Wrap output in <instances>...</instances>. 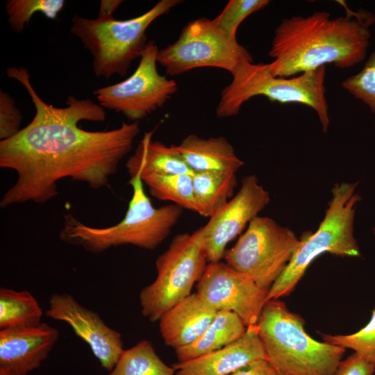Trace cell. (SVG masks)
Segmentation results:
<instances>
[{
    "label": "cell",
    "instance_id": "6da1fadb",
    "mask_svg": "<svg viewBox=\"0 0 375 375\" xmlns=\"http://www.w3.org/2000/svg\"><path fill=\"white\" fill-rule=\"evenodd\" d=\"M7 76L26 90L35 113L12 137L0 142V167L16 172L17 180L3 195V208L26 202L44 203L58 194V182L69 178L97 190L108 185L120 161L140 133L138 122L103 131H85L81 121L101 122L106 112L90 100L69 96L67 106L44 101L23 67L7 69Z\"/></svg>",
    "mask_w": 375,
    "mask_h": 375
},
{
    "label": "cell",
    "instance_id": "7a4b0ae2",
    "mask_svg": "<svg viewBox=\"0 0 375 375\" xmlns=\"http://www.w3.org/2000/svg\"><path fill=\"white\" fill-rule=\"evenodd\" d=\"M371 13L347 14L331 18L317 11L307 17L282 19L274 31L269 66L278 77H291L327 64L347 69L362 62L369 43Z\"/></svg>",
    "mask_w": 375,
    "mask_h": 375
},
{
    "label": "cell",
    "instance_id": "3957f363",
    "mask_svg": "<svg viewBox=\"0 0 375 375\" xmlns=\"http://www.w3.org/2000/svg\"><path fill=\"white\" fill-rule=\"evenodd\" d=\"M128 183L133 194L126 215L119 223L108 227H93L67 213L64 215L60 240L93 253L126 244L147 250L158 247L179 220L182 208L176 204L154 207L145 193L140 174L131 178Z\"/></svg>",
    "mask_w": 375,
    "mask_h": 375
},
{
    "label": "cell",
    "instance_id": "277c9868",
    "mask_svg": "<svg viewBox=\"0 0 375 375\" xmlns=\"http://www.w3.org/2000/svg\"><path fill=\"white\" fill-rule=\"evenodd\" d=\"M256 326L267 361L282 375H333L345 353L311 338L304 320L278 299L267 301Z\"/></svg>",
    "mask_w": 375,
    "mask_h": 375
},
{
    "label": "cell",
    "instance_id": "5b68a950",
    "mask_svg": "<svg viewBox=\"0 0 375 375\" xmlns=\"http://www.w3.org/2000/svg\"><path fill=\"white\" fill-rule=\"evenodd\" d=\"M231 74V82L221 93L216 108L217 117L235 116L246 101L264 96L272 102L299 103L312 108L322 131H328L330 120L325 96V67L284 78L274 76L269 63L245 62Z\"/></svg>",
    "mask_w": 375,
    "mask_h": 375
},
{
    "label": "cell",
    "instance_id": "8992f818",
    "mask_svg": "<svg viewBox=\"0 0 375 375\" xmlns=\"http://www.w3.org/2000/svg\"><path fill=\"white\" fill-rule=\"evenodd\" d=\"M180 3L178 0H160L146 12L123 20L113 16L90 19L75 15L70 32L92 56L96 76H124L131 62L140 58L146 48L148 27Z\"/></svg>",
    "mask_w": 375,
    "mask_h": 375
},
{
    "label": "cell",
    "instance_id": "52a82bcc",
    "mask_svg": "<svg viewBox=\"0 0 375 375\" xmlns=\"http://www.w3.org/2000/svg\"><path fill=\"white\" fill-rule=\"evenodd\" d=\"M358 182L337 183L324 219L315 233L306 232L287 267L269 290L267 299H278L288 295L319 256L330 253L336 256L358 257L360 249L354 237V217L360 200L356 191Z\"/></svg>",
    "mask_w": 375,
    "mask_h": 375
},
{
    "label": "cell",
    "instance_id": "ba28073f",
    "mask_svg": "<svg viewBox=\"0 0 375 375\" xmlns=\"http://www.w3.org/2000/svg\"><path fill=\"white\" fill-rule=\"evenodd\" d=\"M207 262L197 230L174 236L167 250L156 259L155 280L140 293L142 315L156 322L191 294Z\"/></svg>",
    "mask_w": 375,
    "mask_h": 375
},
{
    "label": "cell",
    "instance_id": "9c48e42d",
    "mask_svg": "<svg viewBox=\"0 0 375 375\" xmlns=\"http://www.w3.org/2000/svg\"><path fill=\"white\" fill-rule=\"evenodd\" d=\"M301 243L295 233L267 217H256L224 256L226 263L267 290Z\"/></svg>",
    "mask_w": 375,
    "mask_h": 375
},
{
    "label": "cell",
    "instance_id": "30bf717a",
    "mask_svg": "<svg viewBox=\"0 0 375 375\" xmlns=\"http://www.w3.org/2000/svg\"><path fill=\"white\" fill-rule=\"evenodd\" d=\"M245 62H253L251 53L213 19L205 17L190 22L176 42L158 53V62L170 76L203 67H217L232 74Z\"/></svg>",
    "mask_w": 375,
    "mask_h": 375
},
{
    "label": "cell",
    "instance_id": "8fae6325",
    "mask_svg": "<svg viewBox=\"0 0 375 375\" xmlns=\"http://www.w3.org/2000/svg\"><path fill=\"white\" fill-rule=\"evenodd\" d=\"M158 49L148 42L138 67L126 79L93 92L103 108L122 113L134 122L160 108L177 91V83L157 69Z\"/></svg>",
    "mask_w": 375,
    "mask_h": 375
},
{
    "label": "cell",
    "instance_id": "7c38bea8",
    "mask_svg": "<svg viewBox=\"0 0 375 375\" xmlns=\"http://www.w3.org/2000/svg\"><path fill=\"white\" fill-rule=\"evenodd\" d=\"M197 293L217 311L236 314L245 326L256 325L268 291L226 262H208L198 281Z\"/></svg>",
    "mask_w": 375,
    "mask_h": 375
},
{
    "label": "cell",
    "instance_id": "4fadbf2b",
    "mask_svg": "<svg viewBox=\"0 0 375 375\" xmlns=\"http://www.w3.org/2000/svg\"><path fill=\"white\" fill-rule=\"evenodd\" d=\"M270 196L255 175L244 177L237 192L197 231L208 262L224 258L228 244L265 208Z\"/></svg>",
    "mask_w": 375,
    "mask_h": 375
},
{
    "label": "cell",
    "instance_id": "5bb4252c",
    "mask_svg": "<svg viewBox=\"0 0 375 375\" xmlns=\"http://www.w3.org/2000/svg\"><path fill=\"white\" fill-rule=\"evenodd\" d=\"M49 304L46 316L71 326L90 347L101 367L110 372L124 350L120 333L67 292L52 294Z\"/></svg>",
    "mask_w": 375,
    "mask_h": 375
},
{
    "label": "cell",
    "instance_id": "9a60e30c",
    "mask_svg": "<svg viewBox=\"0 0 375 375\" xmlns=\"http://www.w3.org/2000/svg\"><path fill=\"white\" fill-rule=\"evenodd\" d=\"M58 338V331L43 322L0 330V368L15 375H28L41 366Z\"/></svg>",
    "mask_w": 375,
    "mask_h": 375
},
{
    "label": "cell",
    "instance_id": "2e32d148",
    "mask_svg": "<svg viewBox=\"0 0 375 375\" xmlns=\"http://www.w3.org/2000/svg\"><path fill=\"white\" fill-rule=\"evenodd\" d=\"M267 360L256 325L247 327L236 341L212 353L174 365L175 375H231Z\"/></svg>",
    "mask_w": 375,
    "mask_h": 375
},
{
    "label": "cell",
    "instance_id": "e0dca14e",
    "mask_svg": "<svg viewBox=\"0 0 375 375\" xmlns=\"http://www.w3.org/2000/svg\"><path fill=\"white\" fill-rule=\"evenodd\" d=\"M216 313L197 292L190 294L158 320L164 343L176 349L194 342L210 324Z\"/></svg>",
    "mask_w": 375,
    "mask_h": 375
},
{
    "label": "cell",
    "instance_id": "ac0fdd59",
    "mask_svg": "<svg viewBox=\"0 0 375 375\" xmlns=\"http://www.w3.org/2000/svg\"><path fill=\"white\" fill-rule=\"evenodd\" d=\"M172 146L194 172H237L244 165L233 147L222 136L206 139L191 134Z\"/></svg>",
    "mask_w": 375,
    "mask_h": 375
},
{
    "label": "cell",
    "instance_id": "d6986e66",
    "mask_svg": "<svg viewBox=\"0 0 375 375\" xmlns=\"http://www.w3.org/2000/svg\"><path fill=\"white\" fill-rule=\"evenodd\" d=\"M153 131L144 134L126 167L130 178L137 174L154 173L162 175L193 174L179 153L173 147L152 140Z\"/></svg>",
    "mask_w": 375,
    "mask_h": 375
},
{
    "label": "cell",
    "instance_id": "ffe728a7",
    "mask_svg": "<svg viewBox=\"0 0 375 375\" xmlns=\"http://www.w3.org/2000/svg\"><path fill=\"white\" fill-rule=\"evenodd\" d=\"M247 326L235 313L217 311L215 318L194 342L175 349L179 362L188 361L215 351L236 341L245 333Z\"/></svg>",
    "mask_w": 375,
    "mask_h": 375
},
{
    "label": "cell",
    "instance_id": "44dd1931",
    "mask_svg": "<svg viewBox=\"0 0 375 375\" xmlns=\"http://www.w3.org/2000/svg\"><path fill=\"white\" fill-rule=\"evenodd\" d=\"M192 183L198 214L210 218L233 197L236 172H194Z\"/></svg>",
    "mask_w": 375,
    "mask_h": 375
},
{
    "label": "cell",
    "instance_id": "7402d4cb",
    "mask_svg": "<svg viewBox=\"0 0 375 375\" xmlns=\"http://www.w3.org/2000/svg\"><path fill=\"white\" fill-rule=\"evenodd\" d=\"M42 310L26 290L0 289V330L35 326L42 323Z\"/></svg>",
    "mask_w": 375,
    "mask_h": 375
},
{
    "label": "cell",
    "instance_id": "603a6c76",
    "mask_svg": "<svg viewBox=\"0 0 375 375\" xmlns=\"http://www.w3.org/2000/svg\"><path fill=\"white\" fill-rule=\"evenodd\" d=\"M192 175L145 173L140 174V177L149 188L150 194L155 198L172 201L182 208L198 213L199 208L194 193Z\"/></svg>",
    "mask_w": 375,
    "mask_h": 375
},
{
    "label": "cell",
    "instance_id": "cb8c5ba5",
    "mask_svg": "<svg viewBox=\"0 0 375 375\" xmlns=\"http://www.w3.org/2000/svg\"><path fill=\"white\" fill-rule=\"evenodd\" d=\"M108 375H175V370L160 358L150 341L143 340L124 349Z\"/></svg>",
    "mask_w": 375,
    "mask_h": 375
},
{
    "label": "cell",
    "instance_id": "d4e9b609",
    "mask_svg": "<svg viewBox=\"0 0 375 375\" xmlns=\"http://www.w3.org/2000/svg\"><path fill=\"white\" fill-rule=\"evenodd\" d=\"M65 5L63 0H8L6 3L8 21L11 28L21 33L37 12L54 20Z\"/></svg>",
    "mask_w": 375,
    "mask_h": 375
},
{
    "label": "cell",
    "instance_id": "484cf974",
    "mask_svg": "<svg viewBox=\"0 0 375 375\" xmlns=\"http://www.w3.org/2000/svg\"><path fill=\"white\" fill-rule=\"evenodd\" d=\"M324 342L351 349L375 364V309L369 322L358 331L349 335L322 334Z\"/></svg>",
    "mask_w": 375,
    "mask_h": 375
},
{
    "label": "cell",
    "instance_id": "4316f807",
    "mask_svg": "<svg viewBox=\"0 0 375 375\" xmlns=\"http://www.w3.org/2000/svg\"><path fill=\"white\" fill-rule=\"evenodd\" d=\"M342 86L375 114V50L368 56L362 69L345 78Z\"/></svg>",
    "mask_w": 375,
    "mask_h": 375
},
{
    "label": "cell",
    "instance_id": "83f0119b",
    "mask_svg": "<svg viewBox=\"0 0 375 375\" xmlns=\"http://www.w3.org/2000/svg\"><path fill=\"white\" fill-rule=\"evenodd\" d=\"M269 3V0H231L213 21L225 33L236 38L241 22L251 14L265 8Z\"/></svg>",
    "mask_w": 375,
    "mask_h": 375
},
{
    "label": "cell",
    "instance_id": "f1b7e54d",
    "mask_svg": "<svg viewBox=\"0 0 375 375\" xmlns=\"http://www.w3.org/2000/svg\"><path fill=\"white\" fill-rule=\"evenodd\" d=\"M22 117L14 99L7 92L0 90V139L7 140L21 129Z\"/></svg>",
    "mask_w": 375,
    "mask_h": 375
},
{
    "label": "cell",
    "instance_id": "f546056e",
    "mask_svg": "<svg viewBox=\"0 0 375 375\" xmlns=\"http://www.w3.org/2000/svg\"><path fill=\"white\" fill-rule=\"evenodd\" d=\"M375 364L356 353L342 360L333 375H372Z\"/></svg>",
    "mask_w": 375,
    "mask_h": 375
},
{
    "label": "cell",
    "instance_id": "4dcf8cb0",
    "mask_svg": "<svg viewBox=\"0 0 375 375\" xmlns=\"http://www.w3.org/2000/svg\"><path fill=\"white\" fill-rule=\"evenodd\" d=\"M231 375H282L267 360L242 368Z\"/></svg>",
    "mask_w": 375,
    "mask_h": 375
},
{
    "label": "cell",
    "instance_id": "1f68e13d",
    "mask_svg": "<svg viewBox=\"0 0 375 375\" xmlns=\"http://www.w3.org/2000/svg\"><path fill=\"white\" fill-rule=\"evenodd\" d=\"M122 2L121 0H102L98 16H112Z\"/></svg>",
    "mask_w": 375,
    "mask_h": 375
},
{
    "label": "cell",
    "instance_id": "d6a6232c",
    "mask_svg": "<svg viewBox=\"0 0 375 375\" xmlns=\"http://www.w3.org/2000/svg\"><path fill=\"white\" fill-rule=\"evenodd\" d=\"M0 375H15L8 370L0 368Z\"/></svg>",
    "mask_w": 375,
    "mask_h": 375
},
{
    "label": "cell",
    "instance_id": "836d02e7",
    "mask_svg": "<svg viewBox=\"0 0 375 375\" xmlns=\"http://www.w3.org/2000/svg\"><path fill=\"white\" fill-rule=\"evenodd\" d=\"M373 233H374V235H375V226L373 228Z\"/></svg>",
    "mask_w": 375,
    "mask_h": 375
}]
</instances>
